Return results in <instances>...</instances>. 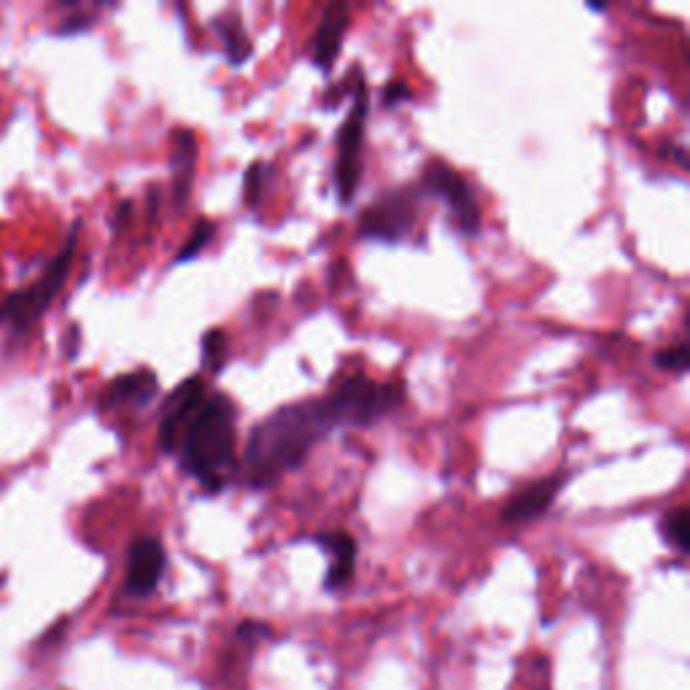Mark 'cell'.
<instances>
[{"label": "cell", "mask_w": 690, "mask_h": 690, "mask_svg": "<svg viewBox=\"0 0 690 690\" xmlns=\"http://www.w3.org/2000/svg\"><path fill=\"white\" fill-rule=\"evenodd\" d=\"M332 429L335 426L324 410V399L278 407L248 434L243 453L248 486L270 488L281 475L302 467L313 445L324 440Z\"/></svg>", "instance_id": "1"}, {"label": "cell", "mask_w": 690, "mask_h": 690, "mask_svg": "<svg viewBox=\"0 0 690 690\" xmlns=\"http://www.w3.org/2000/svg\"><path fill=\"white\" fill-rule=\"evenodd\" d=\"M235 421L238 407L227 394H211L189 421L176 456L181 469L203 483L205 491L219 494L230 483V472L235 469Z\"/></svg>", "instance_id": "2"}, {"label": "cell", "mask_w": 690, "mask_h": 690, "mask_svg": "<svg viewBox=\"0 0 690 690\" xmlns=\"http://www.w3.org/2000/svg\"><path fill=\"white\" fill-rule=\"evenodd\" d=\"M402 399L405 394L399 386H386V383L372 381L362 372H356L337 386L335 394L324 399V410L332 426H367L378 418L389 416L394 407L402 405Z\"/></svg>", "instance_id": "3"}, {"label": "cell", "mask_w": 690, "mask_h": 690, "mask_svg": "<svg viewBox=\"0 0 690 690\" xmlns=\"http://www.w3.org/2000/svg\"><path fill=\"white\" fill-rule=\"evenodd\" d=\"M76 230H79V224L73 227L71 238H68L65 248L60 251V257L52 259V265L46 267L44 275L38 278L36 284L27 286L22 292L11 294V297L0 302V321H9L17 332H27L44 316L49 305L54 302V297L60 294L62 284L68 278V270H71L73 251H76Z\"/></svg>", "instance_id": "4"}, {"label": "cell", "mask_w": 690, "mask_h": 690, "mask_svg": "<svg viewBox=\"0 0 690 690\" xmlns=\"http://www.w3.org/2000/svg\"><path fill=\"white\" fill-rule=\"evenodd\" d=\"M367 84L359 81L354 92V108L345 119L337 135V162H335V186L340 203H351L356 186L362 178V143H364V119H367Z\"/></svg>", "instance_id": "5"}, {"label": "cell", "mask_w": 690, "mask_h": 690, "mask_svg": "<svg viewBox=\"0 0 690 690\" xmlns=\"http://www.w3.org/2000/svg\"><path fill=\"white\" fill-rule=\"evenodd\" d=\"M424 186L434 197H440L448 205L453 222H456V230L461 235H469V238L478 235L480 224H483V213H480L475 189L469 186V181L461 176L459 170H453L445 162H429L424 173Z\"/></svg>", "instance_id": "6"}, {"label": "cell", "mask_w": 690, "mask_h": 690, "mask_svg": "<svg viewBox=\"0 0 690 690\" xmlns=\"http://www.w3.org/2000/svg\"><path fill=\"white\" fill-rule=\"evenodd\" d=\"M413 227V200L402 192L378 197L359 219V238L399 243Z\"/></svg>", "instance_id": "7"}, {"label": "cell", "mask_w": 690, "mask_h": 690, "mask_svg": "<svg viewBox=\"0 0 690 690\" xmlns=\"http://www.w3.org/2000/svg\"><path fill=\"white\" fill-rule=\"evenodd\" d=\"M205 394V381L200 375L195 378H186L181 386H178L173 394L168 397L165 407H162V421H160V445L162 451L176 453L178 443H181V434L186 432L189 421L195 418V413L203 405Z\"/></svg>", "instance_id": "8"}, {"label": "cell", "mask_w": 690, "mask_h": 690, "mask_svg": "<svg viewBox=\"0 0 690 690\" xmlns=\"http://www.w3.org/2000/svg\"><path fill=\"white\" fill-rule=\"evenodd\" d=\"M165 548L157 537H141L133 542V548L127 553V577H124V588L133 596H149L157 591L162 575H165Z\"/></svg>", "instance_id": "9"}, {"label": "cell", "mask_w": 690, "mask_h": 690, "mask_svg": "<svg viewBox=\"0 0 690 690\" xmlns=\"http://www.w3.org/2000/svg\"><path fill=\"white\" fill-rule=\"evenodd\" d=\"M567 483V472H553L550 478L537 480L531 486L521 488L513 499L502 507V521L505 523H526L548 513V507L556 502L558 491Z\"/></svg>", "instance_id": "10"}, {"label": "cell", "mask_w": 690, "mask_h": 690, "mask_svg": "<svg viewBox=\"0 0 690 690\" xmlns=\"http://www.w3.org/2000/svg\"><path fill=\"white\" fill-rule=\"evenodd\" d=\"M348 6L335 0L329 3L324 14H321V22L316 27V36H313V65L319 71H332L337 54H340V38H343L345 27H348Z\"/></svg>", "instance_id": "11"}, {"label": "cell", "mask_w": 690, "mask_h": 690, "mask_svg": "<svg viewBox=\"0 0 690 690\" xmlns=\"http://www.w3.org/2000/svg\"><path fill=\"white\" fill-rule=\"evenodd\" d=\"M157 389H160V381L151 370L127 372V375H119L116 381L108 383L106 394L100 399V407L103 410H114V407L122 405L143 407L154 399Z\"/></svg>", "instance_id": "12"}, {"label": "cell", "mask_w": 690, "mask_h": 690, "mask_svg": "<svg viewBox=\"0 0 690 690\" xmlns=\"http://www.w3.org/2000/svg\"><path fill=\"white\" fill-rule=\"evenodd\" d=\"M321 548L327 550L332 556V564H329V572L324 577V585L327 591H340L345 585L351 583L356 569V542L348 531H327V534H319L316 537Z\"/></svg>", "instance_id": "13"}, {"label": "cell", "mask_w": 690, "mask_h": 690, "mask_svg": "<svg viewBox=\"0 0 690 690\" xmlns=\"http://www.w3.org/2000/svg\"><path fill=\"white\" fill-rule=\"evenodd\" d=\"M170 168H173V197H176L178 205H184L186 197H189V189H192V181H195L197 168L195 130H189V127L173 130V160H170Z\"/></svg>", "instance_id": "14"}, {"label": "cell", "mask_w": 690, "mask_h": 690, "mask_svg": "<svg viewBox=\"0 0 690 690\" xmlns=\"http://www.w3.org/2000/svg\"><path fill=\"white\" fill-rule=\"evenodd\" d=\"M213 30L222 38L224 54H227V60H230V65H235V68H240V65L254 54L251 38H248L246 27H243L238 14H232V11L219 14V17L213 19Z\"/></svg>", "instance_id": "15"}, {"label": "cell", "mask_w": 690, "mask_h": 690, "mask_svg": "<svg viewBox=\"0 0 690 690\" xmlns=\"http://www.w3.org/2000/svg\"><path fill=\"white\" fill-rule=\"evenodd\" d=\"M661 531H664V540L677 553H688V510L685 507L666 513L664 521H661Z\"/></svg>", "instance_id": "16"}, {"label": "cell", "mask_w": 690, "mask_h": 690, "mask_svg": "<svg viewBox=\"0 0 690 690\" xmlns=\"http://www.w3.org/2000/svg\"><path fill=\"white\" fill-rule=\"evenodd\" d=\"M213 235H216V224L208 222V219L197 222L195 230L189 232V238H186V243L176 254V265H186V262H192L197 254H203V248L211 243Z\"/></svg>", "instance_id": "17"}, {"label": "cell", "mask_w": 690, "mask_h": 690, "mask_svg": "<svg viewBox=\"0 0 690 690\" xmlns=\"http://www.w3.org/2000/svg\"><path fill=\"white\" fill-rule=\"evenodd\" d=\"M203 364L211 372H216V375L224 370V364H227V335H224L222 329H208L205 332Z\"/></svg>", "instance_id": "18"}, {"label": "cell", "mask_w": 690, "mask_h": 690, "mask_svg": "<svg viewBox=\"0 0 690 690\" xmlns=\"http://www.w3.org/2000/svg\"><path fill=\"white\" fill-rule=\"evenodd\" d=\"M267 181H270V165L267 162H254L246 170V181H243V195H246V205L257 208L262 195H265Z\"/></svg>", "instance_id": "19"}, {"label": "cell", "mask_w": 690, "mask_h": 690, "mask_svg": "<svg viewBox=\"0 0 690 690\" xmlns=\"http://www.w3.org/2000/svg\"><path fill=\"white\" fill-rule=\"evenodd\" d=\"M655 367H658V370H664V372H674V375L688 372V367H690L688 343L682 340V343L672 345V348L658 351V354H655Z\"/></svg>", "instance_id": "20"}, {"label": "cell", "mask_w": 690, "mask_h": 690, "mask_svg": "<svg viewBox=\"0 0 690 690\" xmlns=\"http://www.w3.org/2000/svg\"><path fill=\"white\" fill-rule=\"evenodd\" d=\"M92 25H95V17H89V14H71L68 19H62V25L57 27V36H76V33H87Z\"/></svg>", "instance_id": "21"}, {"label": "cell", "mask_w": 690, "mask_h": 690, "mask_svg": "<svg viewBox=\"0 0 690 690\" xmlns=\"http://www.w3.org/2000/svg\"><path fill=\"white\" fill-rule=\"evenodd\" d=\"M381 100L386 108L399 106L402 100H410V87H407L405 81H391V84H386V89H383Z\"/></svg>", "instance_id": "22"}, {"label": "cell", "mask_w": 690, "mask_h": 690, "mask_svg": "<svg viewBox=\"0 0 690 690\" xmlns=\"http://www.w3.org/2000/svg\"><path fill=\"white\" fill-rule=\"evenodd\" d=\"M79 343H81V329H79V324H73V327L68 329V335H65V354H68V359H76V356H79Z\"/></svg>", "instance_id": "23"}, {"label": "cell", "mask_w": 690, "mask_h": 690, "mask_svg": "<svg viewBox=\"0 0 690 690\" xmlns=\"http://www.w3.org/2000/svg\"><path fill=\"white\" fill-rule=\"evenodd\" d=\"M259 634H270V629H265L262 623H254V620H246V623H240L238 626L240 639H254L259 637Z\"/></svg>", "instance_id": "24"}, {"label": "cell", "mask_w": 690, "mask_h": 690, "mask_svg": "<svg viewBox=\"0 0 690 690\" xmlns=\"http://www.w3.org/2000/svg\"><path fill=\"white\" fill-rule=\"evenodd\" d=\"M130 211H133V203H130V200H124V203L119 205V211H116L114 227H119V224L127 222V216H130Z\"/></svg>", "instance_id": "25"}, {"label": "cell", "mask_w": 690, "mask_h": 690, "mask_svg": "<svg viewBox=\"0 0 690 690\" xmlns=\"http://www.w3.org/2000/svg\"><path fill=\"white\" fill-rule=\"evenodd\" d=\"M585 6H588L591 11H607V3H593V0H588Z\"/></svg>", "instance_id": "26"}]
</instances>
